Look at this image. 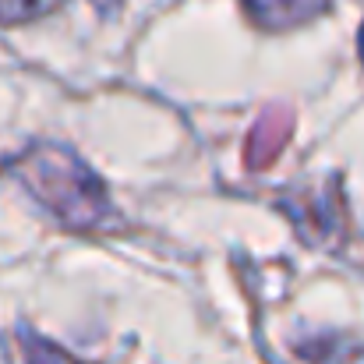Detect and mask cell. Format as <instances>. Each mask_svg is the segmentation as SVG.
Listing matches in <instances>:
<instances>
[{
  "label": "cell",
  "instance_id": "obj_4",
  "mask_svg": "<svg viewBox=\"0 0 364 364\" xmlns=\"http://www.w3.org/2000/svg\"><path fill=\"white\" fill-rule=\"evenodd\" d=\"M60 0H0V25H14V21H32L46 11H53Z\"/></svg>",
  "mask_w": 364,
  "mask_h": 364
},
{
  "label": "cell",
  "instance_id": "obj_2",
  "mask_svg": "<svg viewBox=\"0 0 364 364\" xmlns=\"http://www.w3.org/2000/svg\"><path fill=\"white\" fill-rule=\"evenodd\" d=\"M326 4L329 0H244L247 14L258 25H269V28H287V25L308 21V18L322 14Z\"/></svg>",
  "mask_w": 364,
  "mask_h": 364
},
{
  "label": "cell",
  "instance_id": "obj_5",
  "mask_svg": "<svg viewBox=\"0 0 364 364\" xmlns=\"http://www.w3.org/2000/svg\"><path fill=\"white\" fill-rule=\"evenodd\" d=\"M361 57H364V28H361Z\"/></svg>",
  "mask_w": 364,
  "mask_h": 364
},
{
  "label": "cell",
  "instance_id": "obj_3",
  "mask_svg": "<svg viewBox=\"0 0 364 364\" xmlns=\"http://www.w3.org/2000/svg\"><path fill=\"white\" fill-rule=\"evenodd\" d=\"M287 134H290V114L287 110L265 114L258 121V127H255V134L247 138V166H265L279 152V145L287 141Z\"/></svg>",
  "mask_w": 364,
  "mask_h": 364
},
{
  "label": "cell",
  "instance_id": "obj_1",
  "mask_svg": "<svg viewBox=\"0 0 364 364\" xmlns=\"http://www.w3.org/2000/svg\"><path fill=\"white\" fill-rule=\"evenodd\" d=\"M21 181L71 227H92L107 213L103 184L57 145H39L32 156H25Z\"/></svg>",
  "mask_w": 364,
  "mask_h": 364
}]
</instances>
